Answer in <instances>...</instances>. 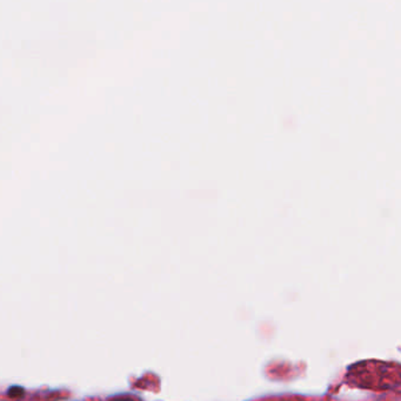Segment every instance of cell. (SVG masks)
I'll use <instances>...</instances> for the list:
<instances>
[{
	"label": "cell",
	"instance_id": "obj_1",
	"mask_svg": "<svg viewBox=\"0 0 401 401\" xmlns=\"http://www.w3.org/2000/svg\"><path fill=\"white\" fill-rule=\"evenodd\" d=\"M25 393V390L20 386H12L8 388V395L11 397H20Z\"/></svg>",
	"mask_w": 401,
	"mask_h": 401
},
{
	"label": "cell",
	"instance_id": "obj_2",
	"mask_svg": "<svg viewBox=\"0 0 401 401\" xmlns=\"http://www.w3.org/2000/svg\"><path fill=\"white\" fill-rule=\"evenodd\" d=\"M109 401H138L136 397L132 395H127V394H121V395H116V397H111Z\"/></svg>",
	"mask_w": 401,
	"mask_h": 401
}]
</instances>
